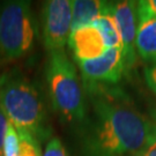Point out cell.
<instances>
[{"mask_svg":"<svg viewBox=\"0 0 156 156\" xmlns=\"http://www.w3.org/2000/svg\"><path fill=\"white\" fill-rule=\"evenodd\" d=\"M93 115L86 131L88 156H140L156 141V125L118 89L88 88Z\"/></svg>","mask_w":156,"mask_h":156,"instance_id":"6da1fadb","label":"cell"},{"mask_svg":"<svg viewBox=\"0 0 156 156\" xmlns=\"http://www.w3.org/2000/svg\"><path fill=\"white\" fill-rule=\"evenodd\" d=\"M0 106L19 133L30 134L39 144L50 135L42 96L19 71H8L0 75Z\"/></svg>","mask_w":156,"mask_h":156,"instance_id":"7a4b0ae2","label":"cell"},{"mask_svg":"<svg viewBox=\"0 0 156 156\" xmlns=\"http://www.w3.org/2000/svg\"><path fill=\"white\" fill-rule=\"evenodd\" d=\"M45 78L55 111L67 124L82 123L87 116L84 94L76 68L65 50L49 52Z\"/></svg>","mask_w":156,"mask_h":156,"instance_id":"3957f363","label":"cell"},{"mask_svg":"<svg viewBox=\"0 0 156 156\" xmlns=\"http://www.w3.org/2000/svg\"><path fill=\"white\" fill-rule=\"evenodd\" d=\"M37 22L29 1L12 0L0 5V59H21L31 52Z\"/></svg>","mask_w":156,"mask_h":156,"instance_id":"277c9868","label":"cell"},{"mask_svg":"<svg viewBox=\"0 0 156 156\" xmlns=\"http://www.w3.org/2000/svg\"><path fill=\"white\" fill-rule=\"evenodd\" d=\"M72 33V0L45 1L42 11V39L49 52L64 50Z\"/></svg>","mask_w":156,"mask_h":156,"instance_id":"5b68a950","label":"cell"},{"mask_svg":"<svg viewBox=\"0 0 156 156\" xmlns=\"http://www.w3.org/2000/svg\"><path fill=\"white\" fill-rule=\"evenodd\" d=\"M76 62L81 72L82 82L87 89L116 84L126 72L123 52L119 48L106 50L104 55L93 60Z\"/></svg>","mask_w":156,"mask_h":156,"instance_id":"8992f818","label":"cell"},{"mask_svg":"<svg viewBox=\"0 0 156 156\" xmlns=\"http://www.w3.org/2000/svg\"><path fill=\"white\" fill-rule=\"evenodd\" d=\"M110 12L117 24L123 52L125 69H131L136 60V31H138V13L136 1H110Z\"/></svg>","mask_w":156,"mask_h":156,"instance_id":"52a82bcc","label":"cell"},{"mask_svg":"<svg viewBox=\"0 0 156 156\" xmlns=\"http://www.w3.org/2000/svg\"><path fill=\"white\" fill-rule=\"evenodd\" d=\"M67 44L72 50L75 62L93 60L106 52L102 35L94 24L72 30Z\"/></svg>","mask_w":156,"mask_h":156,"instance_id":"ba28073f","label":"cell"},{"mask_svg":"<svg viewBox=\"0 0 156 156\" xmlns=\"http://www.w3.org/2000/svg\"><path fill=\"white\" fill-rule=\"evenodd\" d=\"M110 8V1L72 0V30L89 26Z\"/></svg>","mask_w":156,"mask_h":156,"instance_id":"9c48e42d","label":"cell"},{"mask_svg":"<svg viewBox=\"0 0 156 156\" xmlns=\"http://www.w3.org/2000/svg\"><path fill=\"white\" fill-rule=\"evenodd\" d=\"M136 55L148 65L156 64V17L138 20Z\"/></svg>","mask_w":156,"mask_h":156,"instance_id":"30bf717a","label":"cell"},{"mask_svg":"<svg viewBox=\"0 0 156 156\" xmlns=\"http://www.w3.org/2000/svg\"><path fill=\"white\" fill-rule=\"evenodd\" d=\"M93 24L98 29V31L102 35L106 50L117 49V48L122 49V41H120L119 31H118L115 17L112 16L110 12V8H109V12H106L105 14L98 17Z\"/></svg>","mask_w":156,"mask_h":156,"instance_id":"8fae6325","label":"cell"},{"mask_svg":"<svg viewBox=\"0 0 156 156\" xmlns=\"http://www.w3.org/2000/svg\"><path fill=\"white\" fill-rule=\"evenodd\" d=\"M20 135L14 125L8 122L6 129L5 141H4V156H19L20 155Z\"/></svg>","mask_w":156,"mask_h":156,"instance_id":"7c38bea8","label":"cell"},{"mask_svg":"<svg viewBox=\"0 0 156 156\" xmlns=\"http://www.w3.org/2000/svg\"><path fill=\"white\" fill-rule=\"evenodd\" d=\"M19 135L21 141L19 156H42L41 144L34 136L28 133H19Z\"/></svg>","mask_w":156,"mask_h":156,"instance_id":"4fadbf2b","label":"cell"},{"mask_svg":"<svg viewBox=\"0 0 156 156\" xmlns=\"http://www.w3.org/2000/svg\"><path fill=\"white\" fill-rule=\"evenodd\" d=\"M42 156H69V154L59 138H51L45 146Z\"/></svg>","mask_w":156,"mask_h":156,"instance_id":"5bb4252c","label":"cell"},{"mask_svg":"<svg viewBox=\"0 0 156 156\" xmlns=\"http://www.w3.org/2000/svg\"><path fill=\"white\" fill-rule=\"evenodd\" d=\"M138 20L147 17H156V0H141L136 1Z\"/></svg>","mask_w":156,"mask_h":156,"instance_id":"9a60e30c","label":"cell"},{"mask_svg":"<svg viewBox=\"0 0 156 156\" xmlns=\"http://www.w3.org/2000/svg\"><path fill=\"white\" fill-rule=\"evenodd\" d=\"M145 80L149 89L155 94L156 96V64L154 65H147L145 67Z\"/></svg>","mask_w":156,"mask_h":156,"instance_id":"2e32d148","label":"cell"},{"mask_svg":"<svg viewBox=\"0 0 156 156\" xmlns=\"http://www.w3.org/2000/svg\"><path fill=\"white\" fill-rule=\"evenodd\" d=\"M7 125H8V119L0 106V156H4V141H5Z\"/></svg>","mask_w":156,"mask_h":156,"instance_id":"e0dca14e","label":"cell"},{"mask_svg":"<svg viewBox=\"0 0 156 156\" xmlns=\"http://www.w3.org/2000/svg\"><path fill=\"white\" fill-rule=\"evenodd\" d=\"M140 156H156V141L153 142Z\"/></svg>","mask_w":156,"mask_h":156,"instance_id":"ac0fdd59","label":"cell"},{"mask_svg":"<svg viewBox=\"0 0 156 156\" xmlns=\"http://www.w3.org/2000/svg\"><path fill=\"white\" fill-rule=\"evenodd\" d=\"M151 122L156 125V106H154L151 110Z\"/></svg>","mask_w":156,"mask_h":156,"instance_id":"d6986e66","label":"cell"}]
</instances>
